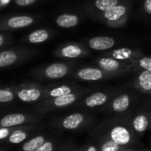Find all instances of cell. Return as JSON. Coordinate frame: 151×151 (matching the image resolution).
<instances>
[{
  "mask_svg": "<svg viewBox=\"0 0 151 151\" xmlns=\"http://www.w3.org/2000/svg\"><path fill=\"white\" fill-rule=\"evenodd\" d=\"M125 151H135V150H125Z\"/></svg>",
  "mask_w": 151,
  "mask_h": 151,
  "instance_id": "35",
  "label": "cell"
},
{
  "mask_svg": "<svg viewBox=\"0 0 151 151\" xmlns=\"http://www.w3.org/2000/svg\"><path fill=\"white\" fill-rule=\"evenodd\" d=\"M108 101V95L104 92H96L89 96H88L84 104L88 108H95L98 106H102L106 104Z\"/></svg>",
  "mask_w": 151,
  "mask_h": 151,
  "instance_id": "19",
  "label": "cell"
},
{
  "mask_svg": "<svg viewBox=\"0 0 151 151\" xmlns=\"http://www.w3.org/2000/svg\"><path fill=\"white\" fill-rule=\"evenodd\" d=\"M135 87L142 92L151 93V72L147 70L142 71L137 76Z\"/></svg>",
  "mask_w": 151,
  "mask_h": 151,
  "instance_id": "16",
  "label": "cell"
},
{
  "mask_svg": "<svg viewBox=\"0 0 151 151\" xmlns=\"http://www.w3.org/2000/svg\"><path fill=\"white\" fill-rule=\"evenodd\" d=\"M81 93L78 91H75L73 93L58 96L55 98H48L44 99L42 101H40V103L36 105L35 109L39 112H46L49 111H52L55 109H61L67 106H70L73 104L77 99L80 97Z\"/></svg>",
  "mask_w": 151,
  "mask_h": 151,
  "instance_id": "2",
  "label": "cell"
},
{
  "mask_svg": "<svg viewBox=\"0 0 151 151\" xmlns=\"http://www.w3.org/2000/svg\"><path fill=\"white\" fill-rule=\"evenodd\" d=\"M71 70V65L64 62H57L41 68L36 72V75L42 79L58 80L65 77Z\"/></svg>",
  "mask_w": 151,
  "mask_h": 151,
  "instance_id": "4",
  "label": "cell"
},
{
  "mask_svg": "<svg viewBox=\"0 0 151 151\" xmlns=\"http://www.w3.org/2000/svg\"><path fill=\"white\" fill-rule=\"evenodd\" d=\"M16 96L14 88H11L9 87L2 88L0 89V103L7 104L12 102Z\"/></svg>",
  "mask_w": 151,
  "mask_h": 151,
  "instance_id": "25",
  "label": "cell"
},
{
  "mask_svg": "<svg viewBox=\"0 0 151 151\" xmlns=\"http://www.w3.org/2000/svg\"><path fill=\"white\" fill-rule=\"evenodd\" d=\"M134 65H136L139 68L142 70H147L151 72V57H142L137 60Z\"/></svg>",
  "mask_w": 151,
  "mask_h": 151,
  "instance_id": "27",
  "label": "cell"
},
{
  "mask_svg": "<svg viewBox=\"0 0 151 151\" xmlns=\"http://www.w3.org/2000/svg\"><path fill=\"white\" fill-rule=\"evenodd\" d=\"M88 44L92 50L104 51L113 48V46L116 44V41L111 36H96L89 39Z\"/></svg>",
  "mask_w": 151,
  "mask_h": 151,
  "instance_id": "12",
  "label": "cell"
},
{
  "mask_svg": "<svg viewBox=\"0 0 151 151\" xmlns=\"http://www.w3.org/2000/svg\"><path fill=\"white\" fill-rule=\"evenodd\" d=\"M16 129V127H0V140L9 138L11 134Z\"/></svg>",
  "mask_w": 151,
  "mask_h": 151,
  "instance_id": "28",
  "label": "cell"
},
{
  "mask_svg": "<svg viewBox=\"0 0 151 151\" xmlns=\"http://www.w3.org/2000/svg\"><path fill=\"white\" fill-rule=\"evenodd\" d=\"M85 116L82 113H73L61 121V127L66 130H75L84 122Z\"/></svg>",
  "mask_w": 151,
  "mask_h": 151,
  "instance_id": "14",
  "label": "cell"
},
{
  "mask_svg": "<svg viewBox=\"0 0 151 151\" xmlns=\"http://www.w3.org/2000/svg\"><path fill=\"white\" fill-rule=\"evenodd\" d=\"M29 120V117L22 113H11L4 115L0 120V127H16L24 125Z\"/></svg>",
  "mask_w": 151,
  "mask_h": 151,
  "instance_id": "13",
  "label": "cell"
},
{
  "mask_svg": "<svg viewBox=\"0 0 151 151\" xmlns=\"http://www.w3.org/2000/svg\"><path fill=\"white\" fill-rule=\"evenodd\" d=\"M55 22L62 28H71L79 24L80 18L74 13H62L56 18Z\"/></svg>",
  "mask_w": 151,
  "mask_h": 151,
  "instance_id": "15",
  "label": "cell"
},
{
  "mask_svg": "<svg viewBox=\"0 0 151 151\" xmlns=\"http://www.w3.org/2000/svg\"><path fill=\"white\" fill-rule=\"evenodd\" d=\"M89 51L87 48L75 42L63 44L54 52V55L60 58H81L87 57Z\"/></svg>",
  "mask_w": 151,
  "mask_h": 151,
  "instance_id": "5",
  "label": "cell"
},
{
  "mask_svg": "<svg viewBox=\"0 0 151 151\" xmlns=\"http://www.w3.org/2000/svg\"><path fill=\"white\" fill-rule=\"evenodd\" d=\"M121 146L114 142L112 140H106L103 142L99 151H119L121 150Z\"/></svg>",
  "mask_w": 151,
  "mask_h": 151,
  "instance_id": "26",
  "label": "cell"
},
{
  "mask_svg": "<svg viewBox=\"0 0 151 151\" xmlns=\"http://www.w3.org/2000/svg\"><path fill=\"white\" fill-rule=\"evenodd\" d=\"M76 151H79V150H76Z\"/></svg>",
  "mask_w": 151,
  "mask_h": 151,
  "instance_id": "37",
  "label": "cell"
},
{
  "mask_svg": "<svg viewBox=\"0 0 151 151\" xmlns=\"http://www.w3.org/2000/svg\"><path fill=\"white\" fill-rule=\"evenodd\" d=\"M75 91H77V88L73 87V86H70V85H60V86L52 88L50 89H47L44 99L55 98V97H58V96H65V95L73 93Z\"/></svg>",
  "mask_w": 151,
  "mask_h": 151,
  "instance_id": "18",
  "label": "cell"
},
{
  "mask_svg": "<svg viewBox=\"0 0 151 151\" xmlns=\"http://www.w3.org/2000/svg\"><path fill=\"white\" fill-rule=\"evenodd\" d=\"M11 0H1V7L4 8L6 4H8L10 3Z\"/></svg>",
  "mask_w": 151,
  "mask_h": 151,
  "instance_id": "34",
  "label": "cell"
},
{
  "mask_svg": "<svg viewBox=\"0 0 151 151\" xmlns=\"http://www.w3.org/2000/svg\"><path fill=\"white\" fill-rule=\"evenodd\" d=\"M131 98L127 94H122L117 96L111 103V110L115 112H124L126 111L130 105Z\"/></svg>",
  "mask_w": 151,
  "mask_h": 151,
  "instance_id": "20",
  "label": "cell"
},
{
  "mask_svg": "<svg viewBox=\"0 0 151 151\" xmlns=\"http://www.w3.org/2000/svg\"><path fill=\"white\" fill-rule=\"evenodd\" d=\"M150 117L144 113L136 115L132 121V127L134 130L140 134H143L150 127Z\"/></svg>",
  "mask_w": 151,
  "mask_h": 151,
  "instance_id": "17",
  "label": "cell"
},
{
  "mask_svg": "<svg viewBox=\"0 0 151 151\" xmlns=\"http://www.w3.org/2000/svg\"><path fill=\"white\" fill-rule=\"evenodd\" d=\"M35 151H53V143L50 141H46L37 150Z\"/></svg>",
  "mask_w": 151,
  "mask_h": 151,
  "instance_id": "30",
  "label": "cell"
},
{
  "mask_svg": "<svg viewBox=\"0 0 151 151\" xmlns=\"http://www.w3.org/2000/svg\"><path fill=\"white\" fill-rule=\"evenodd\" d=\"M35 18L29 15H20V16H12L4 19L0 25L2 31L7 30H16L20 28H25L31 26L35 22Z\"/></svg>",
  "mask_w": 151,
  "mask_h": 151,
  "instance_id": "8",
  "label": "cell"
},
{
  "mask_svg": "<svg viewBox=\"0 0 151 151\" xmlns=\"http://www.w3.org/2000/svg\"><path fill=\"white\" fill-rule=\"evenodd\" d=\"M104 56L113 58L115 59L127 63L131 62L134 65L137 60L142 58V53L138 50H133L130 48H119L111 51L106 52Z\"/></svg>",
  "mask_w": 151,
  "mask_h": 151,
  "instance_id": "9",
  "label": "cell"
},
{
  "mask_svg": "<svg viewBox=\"0 0 151 151\" xmlns=\"http://www.w3.org/2000/svg\"><path fill=\"white\" fill-rule=\"evenodd\" d=\"M50 33L49 30L44 29V28H40L30 33L27 36L26 40L29 43L38 44V43H42L46 42L50 38Z\"/></svg>",
  "mask_w": 151,
  "mask_h": 151,
  "instance_id": "21",
  "label": "cell"
},
{
  "mask_svg": "<svg viewBox=\"0 0 151 151\" xmlns=\"http://www.w3.org/2000/svg\"><path fill=\"white\" fill-rule=\"evenodd\" d=\"M27 136H28L27 132H26L21 128H17L15 131H13L11 134V135L8 138V141L12 144H19L25 140H27Z\"/></svg>",
  "mask_w": 151,
  "mask_h": 151,
  "instance_id": "24",
  "label": "cell"
},
{
  "mask_svg": "<svg viewBox=\"0 0 151 151\" xmlns=\"http://www.w3.org/2000/svg\"><path fill=\"white\" fill-rule=\"evenodd\" d=\"M119 4H121L120 0H95L93 6L96 11L104 12Z\"/></svg>",
  "mask_w": 151,
  "mask_h": 151,
  "instance_id": "23",
  "label": "cell"
},
{
  "mask_svg": "<svg viewBox=\"0 0 151 151\" xmlns=\"http://www.w3.org/2000/svg\"><path fill=\"white\" fill-rule=\"evenodd\" d=\"M96 65L104 69V71L115 74H120L122 73L129 72L131 68L133 67V64H128L127 62H123L118 59H115L113 58L110 57H104L103 56L102 58H99L96 59Z\"/></svg>",
  "mask_w": 151,
  "mask_h": 151,
  "instance_id": "6",
  "label": "cell"
},
{
  "mask_svg": "<svg viewBox=\"0 0 151 151\" xmlns=\"http://www.w3.org/2000/svg\"><path fill=\"white\" fill-rule=\"evenodd\" d=\"M86 151H98V149L95 146V145H90Z\"/></svg>",
  "mask_w": 151,
  "mask_h": 151,
  "instance_id": "33",
  "label": "cell"
},
{
  "mask_svg": "<svg viewBox=\"0 0 151 151\" xmlns=\"http://www.w3.org/2000/svg\"><path fill=\"white\" fill-rule=\"evenodd\" d=\"M110 139L121 147L128 145L132 141V134L128 128L124 126H115L109 133Z\"/></svg>",
  "mask_w": 151,
  "mask_h": 151,
  "instance_id": "11",
  "label": "cell"
},
{
  "mask_svg": "<svg viewBox=\"0 0 151 151\" xmlns=\"http://www.w3.org/2000/svg\"><path fill=\"white\" fill-rule=\"evenodd\" d=\"M143 9L147 14L151 15V0H144Z\"/></svg>",
  "mask_w": 151,
  "mask_h": 151,
  "instance_id": "32",
  "label": "cell"
},
{
  "mask_svg": "<svg viewBox=\"0 0 151 151\" xmlns=\"http://www.w3.org/2000/svg\"><path fill=\"white\" fill-rule=\"evenodd\" d=\"M118 74L108 73L100 67H84L78 70L74 76L84 81H97L111 77H114Z\"/></svg>",
  "mask_w": 151,
  "mask_h": 151,
  "instance_id": "7",
  "label": "cell"
},
{
  "mask_svg": "<svg viewBox=\"0 0 151 151\" xmlns=\"http://www.w3.org/2000/svg\"><path fill=\"white\" fill-rule=\"evenodd\" d=\"M35 2H37V0H14L15 4L19 7L29 6V5H32L33 4H35Z\"/></svg>",
  "mask_w": 151,
  "mask_h": 151,
  "instance_id": "29",
  "label": "cell"
},
{
  "mask_svg": "<svg viewBox=\"0 0 151 151\" xmlns=\"http://www.w3.org/2000/svg\"><path fill=\"white\" fill-rule=\"evenodd\" d=\"M45 142H46V140L43 135H37V136H35L34 138L28 140L27 142H26L22 145L21 150L22 151H35L37 150Z\"/></svg>",
  "mask_w": 151,
  "mask_h": 151,
  "instance_id": "22",
  "label": "cell"
},
{
  "mask_svg": "<svg viewBox=\"0 0 151 151\" xmlns=\"http://www.w3.org/2000/svg\"><path fill=\"white\" fill-rule=\"evenodd\" d=\"M129 7L126 4H119L111 9L102 12L100 17L111 27H120L124 26L128 18Z\"/></svg>",
  "mask_w": 151,
  "mask_h": 151,
  "instance_id": "3",
  "label": "cell"
},
{
  "mask_svg": "<svg viewBox=\"0 0 151 151\" xmlns=\"http://www.w3.org/2000/svg\"><path fill=\"white\" fill-rule=\"evenodd\" d=\"M18 99L26 104L44 100L47 88L38 84H21L14 88Z\"/></svg>",
  "mask_w": 151,
  "mask_h": 151,
  "instance_id": "1",
  "label": "cell"
},
{
  "mask_svg": "<svg viewBox=\"0 0 151 151\" xmlns=\"http://www.w3.org/2000/svg\"><path fill=\"white\" fill-rule=\"evenodd\" d=\"M119 151H125L124 150H119Z\"/></svg>",
  "mask_w": 151,
  "mask_h": 151,
  "instance_id": "36",
  "label": "cell"
},
{
  "mask_svg": "<svg viewBox=\"0 0 151 151\" xmlns=\"http://www.w3.org/2000/svg\"><path fill=\"white\" fill-rule=\"evenodd\" d=\"M9 38H10L9 35L4 34V31L1 32V34H0V47L1 48H4V46L5 44L9 43Z\"/></svg>",
  "mask_w": 151,
  "mask_h": 151,
  "instance_id": "31",
  "label": "cell"
},
{
  "mask_svg": "<svg viewBox=\"0 0 151 151\" xmlns=\"http://www.w3.org/2000/svg\"><path fill=\"white\" fill-rule=\"evenodd\" d=\"M29 53L27 51H23L21 50H4L0 52V67L5 68L12 66L26 58Z\"/></svg>",
  "mask_w": 151,
  "mask_h": 151,
  "instance_id": "10",
  "label": "cell"
}]
</instances>
